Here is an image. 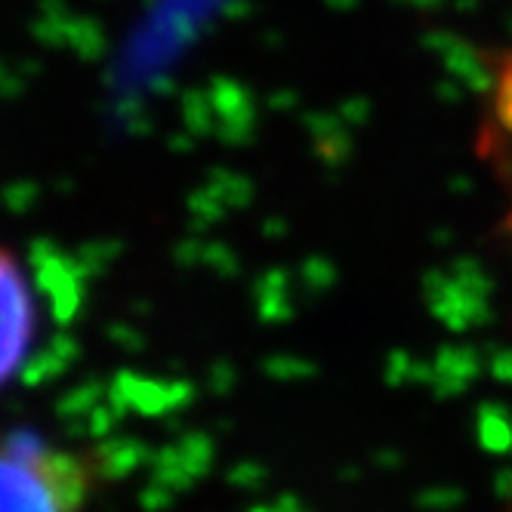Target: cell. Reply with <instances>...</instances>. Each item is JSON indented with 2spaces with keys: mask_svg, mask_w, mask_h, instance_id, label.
<instances>
[{
  "mask_svg": "<svg viewBox=\"0 0 512 512\" xmlns=\"http://www.w3.org/2000/svg\"><path fill=\"white\" fill-rule=\"evenodd\" d=\"M71 491H81V469L38 445L0 451V512H71Z\"/></svg>",
  "mask_w": 512,
  "mask_h": 512,
  "instance_id": "cell-1",
  "label": "cell"
},
{
  "mask_svg": "<svg viewBox=\"0 0 512 512\" xmlns=\"http://www.w3.org/2000/svg\"><path fill=\"white\" fill-rule=\"evenodd\" d=\"M38 309H34L31 281L16 256L0 247V389H4L25 364Z\"/></svg>",
  "mask_w": 512,
  "mask_h": 512,
  "instance_id": "cell-2",
  "label": "cell"
},
{
  "mask_svg": "<svg viewBox=\"0 0 512 512\" xmlns=\"http://www.w3.org/2000/svg\"><path fill=\"white\" fill-rule=\"evenodd\" d=\"M497 71H491V112L485 121L488 155L512 179V50L500 53Z\"/></svg>",
  "mask_w": 512,
  "mask_h": 512,
  "instance_id": "cell-3",
  "label": "cell"
}]
</instances>
